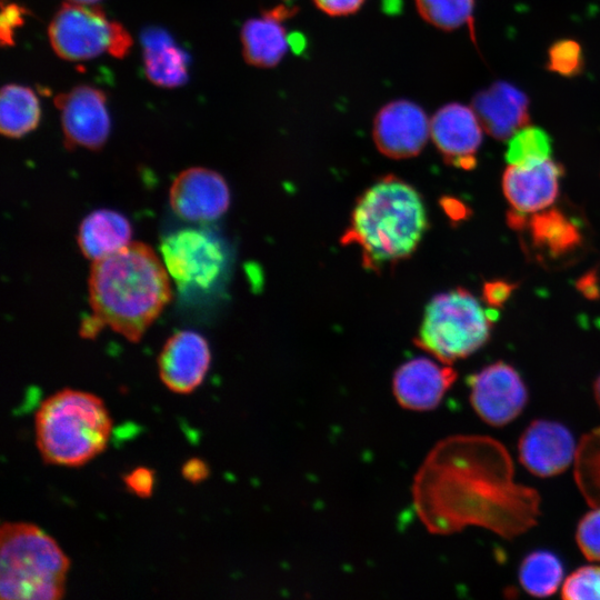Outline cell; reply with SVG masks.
Masks as SVG:
<instances>
[{"label":"cell","instance_id":"6da1fadb","mask_svg":"<svg viewBox=\"0 0 600 600\" xmlns=\"http://www.w3.org/2000/svg\"><path fill=\"white\" fill-rule=\"evenodd\" d=\"M412 501L423 526L434 534L479 527L511 540L533 528L541 498L516 482L507 448L482 434L440 440L414 476Z\"/></svg>","mask_w":600,"mask_h":600},{"label":"cell","instance_id":"7a4b0ae2","mask_svg":"<svg viewBox=\"0 0 600 600\" xmlns=\"http://www.w3.org/2000/svg\"><path fill=\"white\" fill-rule=\"evenodd\" d=\"M171 300L168 271L152 248L130 242L93 261L89 276L92 316L80 334L93 338L104 326L138 342Z\"/></svg>","mask_w":600,"mask_h":600},{"label":"cell","instance_id":"3957f363","mask_svg":"<svg viewBox=\"0 0 600 600\" xmlns=\"http://www.w3.org/2000/svg\"><path fill=\"white\" fill-rule=\"evenodd\" d=\"M427 227L419 192L386 176L358 199L341 242L360 249L364 268L380 270L413 253Z\"/></svg>","mask_w":600,"mask_h":600},{"label":"cell","instance_id":"277c9868","mask_svg":"<svg viewBox=\"0 0 600 600\" xmlns=\"http://www.w3.org/2000/svg\"><path fill=\"white\" fill-rule=\"evenodd\" d=\"M36 443L46 463L80 467L101 453L112 420L98 396L62 389L42 401L36 412Z\"/></svg>","mask_w":600,"mask_h":600},{"label":"cell","instance_id":"5b68a950","mask_svg":"<svg viewBox=\"0 0 600 600\" xmlns=\"http://www.w3.org/2000/svg\"><path fill=\"white\" fill-rule=\"evenodd\" d=\"M70 561L53 538L28 522L0 529L1 600H58L64 596Z\"/></svg>","mask_w":600,"mask_h":600},{"label":"cell","instance_id":"8992f818","mask_svg":"<svg viewBox=\"0 0 600 600\" xmlns=\"http://www.w3.org/2000/svg\"><path fill=\"white\" fill-rule=\"evenodd\" d=\"M492 312L462 288L437 294L426 308L414 342L437 360L451 364L488 341L496 318Z\"/></svg>","mask_w":600,"mask_h":600},{"label":"cell","instance_id":"52a82bcc","mask_svg":"<svg viewBox=\"0 0 600 600\" xmlns=\"http://www.w3.org/2000/svg\"><path fill=\"white\" fill-rule=\"evenodd\" d=\"M160 250L168 273L180 288H210L227 261L221 240L203 229L174 231L162 240Z\"/></svg>","mask_w":600,"mask_h":600},{"label":"cell","instance_id":"ba28073f","mask_svg":"<svg viewBox=\"0 0 600 600\" xmlns=\"http://www.w3.org/2000/svg\"><path fill=\"white\" fill-rule=\"evenodd\" d=\"M112 27L100 7L69 2L53 16L48 36L61 59L83 61L109 50Z\"/></svg>","mask_w":600,"mask_h":600},{"label":"cell","instance_id":"9c48e42d","mask_svg":"<svg viewBox=\"0 0 600 600\" xmlns=\"http://www.w3.org/2000/svg\"><path fill=\"white\" fill-rule=\"evenodd\" d=\"M470 403L489 426L502 427L526 408L529 393L519 372L503 361L482 368L468 378Z\"/></svg>","mask_w":600,"mask_h":600},{"label":"cell","instance_id":"30bf717a","mask_svg":"<svg viewBox=\"0 0 600 600\" xmlns=\"http://www.w3.org/2000/svg\"><path fill=\"white\" fill-rule=\"evenodd\" d=\"M61 112L64 144L69 149H101L110 132L106 93L91 86H78L56 97Z\"/></svg>","mask_w":600,"mask_h":600},{"label":"cell","instance_id":"8fae6325","mask_svg":"<svg viewBox=\"0 0 600 600\" xmlns=\"http://www.w3.org/2000/svg\"><path fill=\"white\" fill-rule=\"evenodd\" d=\"M372 134L382 154L391 159H407L419 154L424 148L430 137V120L413 101L393 100L376 114Z\"/></svg>","mask_w":600,"mask_h":600},{"label":"cell","instance_id":"7c38bea8","mask_svg":"<svg viewBox=\"0 0 600 600\" xmlns=\"http://www.w3.org/2000/svg\"><path fill=\"white\" fill-rule=\"evenodd\" d=\"M174 213L191 222H209L220 218L229 208L230 191L218 172L192 167L180 172L169 191Z\"/></svg>","mask_w":600,"mask_h":600},{"label":"cell","instance_id":"4fadbf2b","mask_svg":"<svg viewBox=\"0 0 600 600\" xmlns=\"http://www.w3.org/2000/svg\"><path fill=\"white\" fill-rule=\"evenodd\" d=\"M576 451L577 444L571 431L552 420L531 421L518 441L520 463L540 478L564 472L573 463Z\"/></svg>","mask_w":600,"mask_h":600},{"label":"cell","instance_id":"5bb4252c","mask_svg":"<svg viewBox=\"0 0 600 600\" xmlns=\"http://www.w3.org/2000/svg\"><path fill=\"white\" fill-rule=\"evenodd\" d=\"M430 137L444 161L470 170L482 142V126L472 108L458 102L442 106L430 119Z\"/></svg>","mask_w":600,"mask_h":600},{"label":"cell","instance_id":"9a60e30c","mask_svg":"<svg viewBox=\"0 0 600 600\" xmlns=\"http://www.w3.org/2000/svg\"><path fill=\"white\" fill-rule=\"evenodd\" d=\"M210 360L208 342L200 333L178 331L166 341L158 357L160 379L176 393H190L202 383Z\"/></svg>","mask_w":600,"mask_h":600},{"label":"cell","instance_id":"2e32d148","mask_svg":"<svg viewBox=\"0 0 600 600\" xmlns=\"http://www.w3.org/2000/svg\"><path fill=\"white\" fill-rule=\"evenodd\" d=\"M456 379L457 372L450 364L419 357L397 369L392 392L402 408L429 411L440 404Z\"/></svg>","mask_w":600,"mask_h":600},{"label":"cell","instance_id":"e0dca14e","mask_svg":"<svg viewBox=\"0 0 600 600\" xmlns=\"http://www.w3.org/2000/svg\"><path fill=\"white\" fill-rule=\"evenodd\" d=\"M562 173V167L551 158L528 164H510L502 177V190L513 211L536 213L556 201Z\"/></svg>","mask_w":600,"mask_h":600},{"label":"cell","instance_id":"ac0fdd59","mask_svg":"<svg viewBox=\"0 0 600 600\" xmlns=\"http://www.w3.org/2000/svg\"><path fill=\"white\" fill-rule=\"evenodd\" d=\"M482 128L494 139H509L529 123V99L518 87L496 81L472 99Z\"/></svg>","mask_w":600,"mask_h":600},{"label":"cell","instance_id":"d6986e66","mask_svg":"<svg viewBox=\"0 0 600 600\" xmlns=\"http://www.w3.org/2000/svg\"><path fill=\"white\" fill-rule=\"evenodd\" d=\"M292 13L277 8L252 18L241 28V47L246 61L254 67H276L289 49V37L282 21Z\"/></svg>","mask_w":600,"mask_h":600},{"label":"cell","instance_id":"ffe728a7","mask_svg":"<svg viewBox=\"0 0 600 600\" xmlns=\"http://www.w3.org/2000/svg\"><path fill=\"white\" fill-rule=\"evenodd\" d=\"M143 67L147 78L156 86L176 88L188 79V56L168 32L148 28L141 34Z\"/></svg>","mask_w":600,"mask_h":600},{"label":"cell","instance_id":"44dd1931","mask_svg":"<svg viewBox=\"0 0 600 600\" xmlns=\"http://www.w3.org/2000/svg\"><path fill=\"white\" fill-rule=\"evenodd\" d=\"M131 236V224L124 216L114 210L99 209L82 220L77 240L82 254L96 261L128 246Z\"/></svg>","mask_w":600,"mask_h":600},{"label":"cell","instance_id":"7402d4cb","mask_svg":"<svg viewBox=\"0 0 600 600\" xmlns=\"http://www.w3.org/2000/svg\"><path fill=\"white\" fill-rule=\"evenodd\" d=\"M526 216L511 210L508 212V222L516 229L528 227L536 247L548 250L552 254H559L578 243L577 227L560 211H539L529 220Z\"/></svg>","mask_w":600,"mask_h":600},{"label":"cell","instance_id":"603a6c76","mask_svg":"<svg viewBox=\"0 0 600 600\" xmlns=\"http://www.w3.org/2000/svg\"><path fill=\"white\" fill-rule=\"evenodd\" d=\"M39 99L28 87L6 84L0 92V131L9 138H21L40 121Z\"/></svg>","mask_w":600,"mask_h":600},{"label":"cell","instance_id":"cb8c5ba5","mask_svg":"<svg viewBox=\"0 0 600 600\" xmlns=\"http://www.w3.org/2000/svg\"><path fill=\"white\" fill-rule=\"evenodd\" d=\"M563 564L549 550H534L520 562L518 579L522 589L532 597H550L563 582Z\"/></svg>","mask_w":600,"mask_h":600},{"label":"cell","instance_id":"d4e9b609","mask_svg":"<svg viewBox=\"0 0 600 600\" xmlns=\"http://www.w3.org/2000/svg\"><path fill=\"white\" fill-rule=\"evenodd\" d=\"M576 484L591 508H600V427L584 433L573 461Z\"/></svg>","mask_w":600,"mask_h":600},{"label":"cell","instance_id":"484cf974","mask_svg":"<svg viewBox=\"0 0 600 600\" xmlns=\"http://www.w3.org/2000/svg\"><path fill=\"white\" fill-rule=\"evenodd\" d=\"M552 140L546 130L536 126H524L508 141L506 160L509 164H528L550 159Z\"/></svg>","mask_w":600,"mask_h":600},{"label":"cell","instance_id":"4316f807","mask_svg":"<svg viewBox=\"0 0 600 600\" xmlns=\"http://www.w3.org/2000/svg\"><path fill=\"white\" fill-rule=\"evenodd\" d=\"M421 18L431 26L452 31L472 22L474 0H414Z\"/></svg>","mask_w":600,"mask_h":600},{"label":"cell","instance_id":"83f0119b","mask_svg":"<svg viewBox=\"0 0 600 600\" xmlns=\"http://www.w3.org/2000/svg\"><path fill=\"white\" fill-rule=\"evenodd\" d=\"M561 598L566 600H600V566H582L562 582Z\"/></svg>","mask_w":600,"mask_h":600},{"label":"cell","instance_id":"f1b7e54d","mask_svg":"<svg viewBox=\"0 0 600 600\" xmlns=\"http://www.w3.org/2000/svg\"><path fill=\"white\" fill-rule=\"evenodd\" d=\"M547 67L560 76H577L583 68L580 44L571 39L556 41L548 51Z\"/></svg>","mask_w":600,"mask_h":600},{"label":"cell","instance_id":"f546056e","mask_svg":"<svg viewBox=\"0 0 600 600\" xmlns=\"http://www.w3.org/2000/svg\"><path fill=\"white\" fill-rule=\"evenodd\" d=\"M576 541L586 559L600 562V508H592L579 520Z\"/></svg>","mask_w":600,"mask_h":600},{"label":"cell","instance_id":"4dcf8cb0","mask_svg":"<svg viewBox=\"0 0 600 600\" xmlns=\"http://www.w3.org/2000/svg\"><path fill=\"white\" fill-rule=\"evenodd\" d=\"M0 37L2 46L13 44V33L24 22L27 9L12 2L1 3Z\"/></svg>","mask_w":600,"mask_h":600},{"label":"cell","instance_id":"1f68e13d","mask_svg":"<svg viewBox=\"0 0 600 600\" xmlns=\"http://www.w3.org/2000/svg\"><path fill=\"white\" fill-rule=\"evenodd\" d=\"M127 489L140 497L151 496L154 484V471L147 467H138L123 477Z\"/></svg>","mask_w":600,"mask_h":600},{"label":"cell","instance_id":"d6a6232c","mask_svg":"<svg viewBox=\"0 0 600 600\" xmlns=\"http://www.w3.org/2000/svg\"><path fill=\"white\" fill-rule=\"evenodd\" d=\"M316 7L331 17H344L356 13L366 0H312Z\"/></svg>","mask_w":600,"mask_h":600},{"label":"cell","instance_id":"836d02e7","mask_svg":"<svg viewBox=\"0 0 600 600\" xmlns=\"http://www.w3.org/2000/svg\"><path fill=\"white\" fill-rule=\"evenodd\" d=\"M132 46V39L124 27L113 21L112 36L108 52L116 58H123Z\"/></svg>","mask_w":600,"mask_h":600},{"label":"cell","instance_id":"e575fe53","mask_svg":"<svg viewBox=\"0 0 600 600\" xmlns=\"http://www.w3.org/2000/svg\"><path fill=\"white\" fill-rule=\"evenodd\" d=\"M209 472L208 464L200 458H190L183 463L181 469L183 478L191 483L203 481L208 478Z\"/></svg>","mask_w":600,"mask_h":600},{"label":"cell","instance_id":"d590c367","mask_svg":"<svg viewBox=\"0 0 600 600\" xmlns=\"http://www.w3.org/2000/svg\"><path fill=\"white\" fill-rule=\"evenodd\" d=\"M512 286L503 281L489 282L484 287V296L489 303L501 304L510 294Z\"/></svg>","mask_w":600,"mask_h":600},{"label":"cell","instance_id":"8d00e7d4","mask_svg":"<svg viewBox=\"0 0 600 600\" xmlns=\"http://www.w3.org/2000/svg\"><path fill=\"white\" fill-rule=\"evenodd\" d=\"M593 393H594L596 402L600 409V374L598 376V378L596 379L593 383Z\"/></svg>","mask_w":600,"mask_h":600},{"label":"cell","instance_id":"74e56055","mask_svg":"<svg viewBox=\"0 0 600 600\" xmlns=\"http://www.w3.org/2000/svg\"><path fill=\"white\" fill-rule=\"evenodd\" d=\"M69 2H72V3H77V4H84V6H89V4H93V3H97L101 0H68Z\"/></svg>","mask_w":600,"mask_h":600}]
</instances>
